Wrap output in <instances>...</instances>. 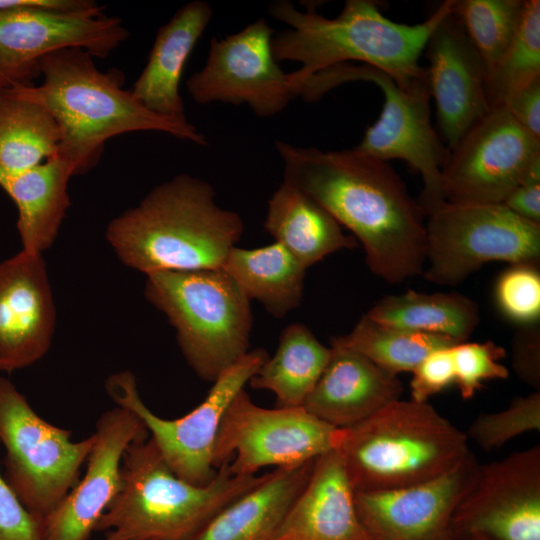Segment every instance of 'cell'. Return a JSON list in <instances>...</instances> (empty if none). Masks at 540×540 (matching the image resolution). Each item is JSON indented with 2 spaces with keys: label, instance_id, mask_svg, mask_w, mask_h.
Returning a JSON list of instances; mask_svg holds the SVG:
<instances>
[{
  "label": "cell",
  "instance_id": "obj_31",
  "mask_svg": "<svg viewBox=\"0 0 540 540\" xmlns=\"http://www.w3.org/2000/svg\"><path fill=\"white\" fill-rule=\"evenodd\" d=\"M330 343L364 356L393 375L412 372L431 352L457 344L444 336L388 326L366 314L349 333L332 338Z\"/></svg>",
  "mask_w": 540,
  "mask_h": 540
},
{
  "label": "cell",
  "instance_id": "obj_17",
  "mask_svg": "<svg viewBox=\"0 0 540 540\" xmlns=\"http://www.w3.org/2000/svg\"><path fill=\"white\" fill-rule=\"evenodd\" d=\"M479 464L470 451L452 469L429 481L355 492L358 517L372 540H454L452 516Z\"/></svg>",
  "mask_w": 540,
  "mask_h": 540
},
{
  "label": "cell",
  "instance_id": "obj_7",
  "mask_svg": "<svg viewBox=\"0 0 540 540\" xmlns=\"http://www.w3.org/2000/svg\"><path fill=\"white\" fill-rule=\"evenodd\" d=\"M146 276L147 300L166 315L201 379L213 382L249 351L250 300L222 268Z\"/></svg>",
  "mask_w": 540,
  "mask_h": 540
},
{
  "label": "cell",
  "instance_id": "obj_40",
  "mask_svg": "<svg viewBox=\"0 0 540 540\" xmlns=\"http://www.w3.org/2000/svg\"><path fill=\"white\" fill-rule=\"evenodd\" d=\"M503 108L525 130L540 139V78L514 94Z\"/></svg>",
  "mask_w": 540,
  "mask_h": 540
},
{
  "label": "cell",
  "instance_id": "obj_10",
  "mask_svg": "<svg viewBox=\"0 0 540 540\" xmlns=\"http://www.w3.org/2000/svg\"><path fill=\"white\" fill-rule=\"evenodd\" d=\"M426 257L422 276L453 286L484 264L540 261V224L503 204H455L445 201L427 216Z\"/></svg>",
  "mask_w": 540,
  "mask_h": 540
},
{
  "label": "cell",
  "instance_id": "obj_2",
  "mask_svg": "<svg viewBox=\"0 0 540 540\" xmlns=\"http://www.w3.org/2000/svg\"><path fill=\"white\" fill-rule=\"evenodd\" d=\"M451 7L452 0H446L426 20L411 25L385 17L372 0H347L335 18L324 17L312 5L301 11L288 0L275 1L269 14L289 29L273 36V54L277 62L301 63L300 69L289 73L298 96L311 75L348 61L376 68L410 89L428 83L419 60Z\"/></svg>",
  "mask_w": 540,
  "mask_h": 540
},
{
  "label": "cell",
  "instance_id": "obj_36",
  "mask_svg": "<svg viewBox=\"0 0 540 540\" xmlns=\"http://www.w3.org/2000/svg\"><path fill=\"white\" fill-rule=\"evenodd\" d=\"M455 384L463 399L472 398L487 380L506 379L508 369L500 363L506 351L492 341L461 342L451 347Z\"/></svg>",
  "mask_w": 540,
  "mask_h": 540
},
{
  "label": "cell",
  "instance_id": "obj_25",
  "mask_svg": "<svg viewBox=\"0 0 540 540\" xmlns=\"http://www.w3.org/2000/svg\"><path fill=\"white\" fill-rule=\"evenodd\" d=\"M314 460L265 473L217 512L191 540H271L308 482Z\"/></svg>",
  "mask_w": 540,
  "mask_h": 540
},
{
  "label": "cell",
  "instance_id": "obj_23",
  "mask_svg": "<svg viewBox=\"0 0 540 540\" xmlns=\"http://www.w3.org/2000/svg\"><path fill=\"white\" fill-rule=\"evenodd\" d=\"M212 15L207 2L194 0L158 29L147 63L130 90L150 112L173 121H188L179 85L185 64Z\"/></svg>",
  "mask_w": 540,
  "mask_h": 540
},
{
  "label": "cell",
  "instance_id": "obj_4",
  "mask_svg": "<svg viewBox=\"0 0 540 540\" xmlns=\"http://www.w3.org/2000/svg\"><path fill=\"white\" fill-rule=\"evenodd\" d=\"M40 85L6 90L50 111L62 131L59 156L72 163L75 175L89 172L110 138L131 132L156 131L206 146L207 139L187 122L160 117L124 90L117 72L100 71L81 48H64L40 62Z\"/></svg>",
  "mask_w": 540,
  "mask_h": 540
},
{
  "label": "cell",
  "instance_id": "obj_6",
  "mask_svg": "<svg viewBox=\"0 0 540 540\" xmlns=\"http://www.w3.org/2000/svg\"><path fill=\"white\" fill-rule=\"evenodd\" d=\"M355 492L404 488L436 478L470 452L466 433L427 402L394 400L341 428L337 449Z\"/></svg>",
  "mask_w": 540,
  "mask_h": 540
},
{
  "label": "cell",
  "instance_id": "obj_39",
  "mask_svg": "<svg viewBox=\"0 0 540 540\" xmlns=\"http://www.w3.org/2000/svg\"><path fill=\"white\" fill-rule=\"evenodd\" d=\"M511 364L518 378L540 391V329L538 323L525 325L511 341Z\"/></svg>",
  "mask_w": 540,
  "mask_h": 540
},
{
  "label": "cell",
  "instance_id": "obj_20",
  "mask_svg": "<svg viewBox=\"0 0 540 540\" xmlns=\"http://www.w3.org/2000/svg\"><path fill=\"white\" fill-rule=\"evenodd\" d=\"M424 52L438 134L450 150L490 111L486 71L452 12L436 26Z\"/></svg>",
  "mask_w": 540,
  "mask_h": 540
},
{
  "label": "cell",
  "instance_id": "obj_38",
  "mask_svg": "<svg viewBox=\"0 0 540 540\" xmlns=\"http://www.w3.org/2000/svg\"><path fill=\"white\" fill-rule=\"evenodd\" d=\"M452 346L431 352L415 367L410 383L411 400L427 402L455 382Z\"/></svg>",
  "mask_w": 540,
  "mask_h": 540
},
{
  "label": "cell",
  "instance_id": "obj_12",
  "mask_svg": "<svg viewBox=\"0 0 540 540\" xmlns=\"http://www.w3.org/2000/svg\"><path fill=\"white\" fill-rule=\"evenodd\" d=\"M268 358L262 348L248 351L214 381L204 400L177 419H164L142 400L129 371L114 373L105 389L115 405L133 411L145 425L162 457L180 478L205 486L216 475L213 452L220 424L230 403Z\"/></svg>",
  "mask_w": 540,
  "mask_h": 540
},
{
  "label": "cell",
  "instance_id": "obj_9",
  "mask_svg": "<svg viewBox=\"0 0 540 540\" xmlns=\"http://www.w3.org/2000/svg\"><path fill=\"white\" fill-rule=\"evenodd\" d=\"M92 0H33L0 10V93L33 85L42 58L59 49L81 48L105 58L127 38L117 17Z\"/></svg>",
  "mask_w": 540,
  "mask_h": 540
},
{
  "label": "cell",
  "instance_id": "obj_19",
  "mask_svg": "<svg viewBox=\"0 0 540 540\" xmlns=\"http://www.w3.org/2000/svg\"><path fill=\"white\" fill-rule=\"evenodd\" d=\"M56 307L42 254L21 249L0 262V372L29 367L48 352Z\"/></svg>",
  "mask_w": 540,
  "mask_h": 540
},
{
  "label": "cell",
  "instance_id": "obj_26",
  "mask_svg": "<svg viewBox=\"0 0 540 540\" xmlns=\"http://www.w3.org/2000/svg\"><path fill=\"white\" fill-rule=\"evenodd\" d=\"M264 228L306 268L358 244L325 208L284 182L268 201Z\"/></svg>",
  "mask_w": 540,
  "mask_h": 540
},
{
  "label": "cell",
  "instance_id": "obj_41",
  "mask_svg": "<svg viewBox=\"0 0 540 540\" xmlns=\"http://www.w3.org/2000/svg\"><path fill=\"white\" fill-rule=\"evenodd\" d=\"M503 205L519 217L540 224V166L507 196Z\"/></svg>",
  "mask_w": 540,
  "mask_h": 540
},
{
  "label": "cell",
  "instance_id": "obj_42",
  "mask_svg": "<svg viewBox=\"0 0 540 540\" xmlns=\"http://www.w3.org/2000/svg\"><path fill=\"white\" fill-rule=\"evenodd\" d=\"M456 540H492L489 537L482 535V534H472L463 538H459Z\"/></svg>",
  "mask_w": 540,
  "mask_h": 540
},
{
  "label": "cell",
  "instance_id": "obj_3",
  "mask_svg": "<svg viewBox=\"0 0 540 540\" xmlns=\"http://www.w3.org/2000/svg\"><path fill=\"white\" fill-rule=\"evenodd\" d=\"M243 230L207 181L180 174L112 219L105 237L123 264L148 275L221 268Z\"/></svg>",
  "mask_w": 540,
  "mask_h": 540
},
{
  "label": "cell",
  "instance_id": "obj_29",
  "mask_svg": "<svg viewBox=\"0 0 540 540\" xmlns=\"http://www.w3.org/2000/svg\"><path fill=\"white\" fill-rule=\"evenodd\" d=\"M366 315L388 326L444 336L456 343L465 342L480 321L478 304L456 292L407 290L383 297Z\"/></svg>",
  "mask_w": 540,
  "mask_h": 540
},
{
  "label": "cell",
  "instance_id": "obj_28",
  "mask_svg": "<svg viewBox=\"0 0 540 540\" xmlns=\"http://www.w3.org/2000/svg\"><path fill=\"white\" fill-rule=\"evenodd\" d=\"M331 355L332 348L324 346L307 326L292 323L282 331L274 355L248 383L254 389L271 391L276 407H302Z\"/></svg>",
  "mask_w": 540,
  "mask_h": 540
},
{
  "label": "cell",
  "instance_id": "obj_30",
  "mask_svg": "<svg viewBox=\"0 0 540 540\" xmlns=\"http://www.w3.org/2000/svg\"><path fill=\"white\" fill-rule=\"evenodd\" d=\"M61 141V128L48 109L0 93V172H20L55 157Z\"/></svg>",
  "mask_w": 540,
  "mask_h": 540
},
{
  "label": "cell",
  "instance_id": "obj_37",
  "mask_svg": "<svg viewBox=\"0 0 540 540\" xmlns=\"http://www.w3.org/2000/svg\"><path fill=\"white\" fill-rule=\"evenodd\" d=\"M0 540H44V520L25 507L1 472Z\"/></svg>",
  "mask_w": 540,
  "mask_h": 540
},
{
  "label": "cell",
  "instance_id": "obj_33",
  "mask_svg": "<svg viewBox=\"0 0 540 540\" xmlns=\"http://www.w3.org/2000/svg\"><path fill=\"white\" fill-rule=\"evenodd\" d=\"M540 78V1L526 0L513 41L486 78L490 109L503 107L522 88Z\"/></svg>",
  "mask_w": 540,
  "mask_h": 540
},
{
  "label": "cell",
  "instance_id": "obj_5",
  "mask_svg": "<svg viewBox=\"0 0 540 540\" xmlns=\"http://www.w3.org/2000/svg\"><path fill=\"white\" fill-rule=\"evenodd\" d=\"M263 475H235L228 463L197 486L177 476L148 436L124 453L121 487L97 522L101 540H191L223 507Z\"/></svg>",
  "mask_w": 540,
  "mask_h": 540
},
{
  "label": "cell",
  "instance_id": "obj_14",
  "mask_svg": "<svg viewBox=\"0 0 540 540\" xmlns=\"http://www.w3.org/2000/svg\"><path fill=\"white\" fill-rule=\"evenodd\" d=\"M540 166V139L503 107H496L449 150L441 170L445 201L503 204Z\"/></svg>",
  "mask_w": 540,
  "mask_h": 540
},
{
  "label": "cell",
  "instance_id": "obj_34",
  "mask_svg": "<svg viewBox=\"0 0 540 540\" xmlns=\"http://www.w3.org/2000/svg\"><path fill=\"white\" fill-rule=\"evenodd\" d=\"M540 430V391L514 398L504 410L479 414L465 432L485 451L498 449L513 438Z\"/></svg>",
  "mask_w": 540,
  "mask_h": 540
},
{
  "label": "cell",
  "instance_id": "obj_15",
  "mask_svg": "<svg viewBox=\"0 0 540 540\" xmlns=\"http://www.w3.org/2000/svg\"><path fill=\"white\" fill-rule=\"evenodd\" d=\"M273 29L258 19L241 31L212 38L204 67L186 88L199 104H247L259 117L281 112L298 89L278 65L272 49Z\"/></svg>",
  "mask_w": 540,
  "mask_h": 540
},
{
  "label": "cell",
  "instance_id": "obj_8",
  "mask_svg": "<svg viewBox=\"0 0 540 540\" xmlns=\"http://www.w3.org/2000/svg\"><path fill=\"white\" fill-rule=\"evenodd\" d=\"M0 443L6 450L4 478L25 507L44 520L79 480L93 438L73 441L70 430L39 416L0 375Z\"/></svg>",
  "mask_w": 540,
  "mask_h": 540
},
{
  "label": "cell",
  "instance_id": "obj_27",
  "mask_svg": "<svg viewBox=\"0 0 540 540\" xmlns=\"http://www.w3.org/2000/svg\"><path fill=\"white\" fill-rule=\"evenodd\" d=\"M221 268L249 300L259 301L276 318L301 304L307 268L278 242L255 249L235 246Z\"/></svg>",
  "mask_w": 540,
  "mask_h": 540
},
{
  "label": "cell",
  "instance_id": "obj_24",
  "mask_svg": "<svg viewBox=\"0 0 540 540\" xmlns=\"http://www.w3.org/2000/svg\"><path fill=\"white\" fill-rule=\"evenodd\" d=\"M73 176L74 166L59 155L20 172H0V187L17 208L22 250L43 254L53 245L71 205L68 185Z\"/></svg>",
  "mask_w": 540,
  "mask_h": 540
},
{
  "label": "cell",
  "instance_id": "obj_21",
  "mask_svg": "<svg viewBox=\"0 0 540 540\" xmlns=\"http://www.w3.org/2000/svg\"><path fill=\"white\" fill-rule=\"evenodd\" d=\"M271 540H372L337 450L315 459L308 482Z\"/></svg>",
  "mask_w": 540,
  "mask_h": 540
},
{
  "label": "cell",
  "instance_id": "obj_18",
  "mask_svg": "<svg viewBox=\"0 0 540 540\" xmlns=\"http://www.w3.org/2000/svg\"><path fill=\"white\" fill-rule=\"evenodd\" d=\"M149 436L141 419L115 405L100 415L84 477L44 519V540H87L121 487V465L133 442Z\"/></svg>",
  "mask_w": 540,
  "mask_h": 540
},
{
  "label": "cell",
  "instance_id": "obj_35",
  "mask_svg": "<svg viewBox=\"0 0 540 540\" xmlns=\"http://www.w3.org/2000/svg\"><path fill=\"white\" fill-rule=\"evenodd\" d=\"M538 265L510 264L497 278L495 301L501 313L522 326L538 323L540 273Z\"/></svg>",
  "mask_w": 540,
  "mask_h": 540
},
{
  "label": "cell",
  "instance_id": "obj_11",
  "mask_svg": "<svg viewBox=\"0 0 540 540\" xmlns=\"http://www.w3.org/2000/svg\"><path fill=\"white\" fill-rule=\"evenodd\" d=\"M356 80L377 85L384 102L378 120L366 129L355 148L386 162L401 159L418 172L423 181L418 203L427 216L445 202L441 170L449 153L431 123L428 83L404 89L384 72L363 64L342 63L319 72L326 92Z\"/></svg>",
  "mask_w": 540,
  "mask_h": 540
},
{
  "label": "cell",
  "instance_id": "obj_16",
  "mask_svg": "<svg viewBox=\"0 0 540 540\" xmlns=\"http://www.w3.org/2000/svg\"><path fill=\"white\" fill-rule=\"evenodd\" d=\"M454 540H540V446L479 464L452 516Z\"/></svg>",
  "mask_w": 540,
  "mask_h": 540
},
{
  "label": "cell",
  "instance_id": "obj_1",
  "mask_svg": "<svg viewBox=\"0 0 540 540\" xmlns=\"http://www.w3.org/2000/svg\"><path fill=\"white\" fill-rule=\"evenodd\" d=\"M284 183L314 199L353 233L369 269L389 284L421 275L425 214L394 168L355 147L320 150L275 141Z\"/></svg>",
  "mask_w": 540,
  "mask_h": 540
},
{
  "label": "cell",
  "instance_id": "obj_13",
  "mask_svg": "<svg viewBox=\"0 0 540 540\" xmlns=\"http://www.w3.org/2000/svg\"><path fill=\"white\" fill-rule=\"evenodd\" d=\"M341 428L303 407L272 409L256 405L245 389L230 403L216 437L215 469L228 463L235 475H256L268 466L300 465L337 449Z\"/></svg>",
  "mask_w": 540,
  "mask_h": 540
},
{
  "label": "cell",
  "instance_id": "obj_32",
  "mask_svg": "<svg viewBox=\"0 0 540 540\" xmlns=\"http://www.w3.org/2000/svg\"><path fill=\"white\" fill-rule=\"evenodd\" d=\"M526 0H453L451 12L482 61L486 78L514 37Z\"/></svg>",
  "mask_w": 540,
  "mask_h": 540
},
{
  "label": "cell",
  "instance_id": "obj_22",
  "mask_svg": "<svg viewBox=\"0 0 540 540\" xmlns=\"http://www.w3.org/2000/svg\"><path fill=\"white\" fill-rule=\"evenodd\" d=\"M331 358L303 408L337 428L352 426L400 399L403 384L353 351L332 347Z\"/></svg>",
  "mask_w": 540,
  "mask_h": 540
}]
</instances>
